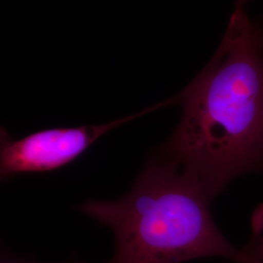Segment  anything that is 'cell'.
Instances as JSON below:
<instances>
[{"label": "cell", "instance_id": "cell-1", "mask_svg": "<svg viewBox=\"0 0 263 263\" xmlns=\"http://www.w3.org/2000/svg\"><path fill=\"white\" fill-rule=\"evenodd\" d=\"M182 117L160 156L212 199L237 177L263 171V35L236 4L216 54L174 98Z\"/></svg>", "mask_w": 263, "mask_h": 263}, {"label": "cell", "instance_id": "cell-2", "mask_svg": "<svg viewBox=\"0 0 263 263\" xmlns=\"http://www.w3.org/2000/svg\"><path fill=\"white\" fill-rule=\"evenodd\" d=\"M212 198L186 172L162 156L147 160L130 191L116 200H88L78 210L107 226L114 252L106 263H184L204 257L234 261L254 254L263 226L242 250L216 226Z\"/></svg>", "mask_w": 263, "mask_h": 263}, {"label": "cell", "instance_id": "cell-3", "mask_svg": "<svg viewBox=\"0 0 263 263\" xmlns=\"http://www.w3.org/2000/svg\"><path fill=\"white\" fill-rule=\"evenodd\" d=\"M167 105V101H165L141 112L106 124L52 128L34 132L18 140L12 139L7 131L1 128V180H7L25 174L50 173L62 169L83 155L106 133Z\"/></svg>", "mask_w": 263, "mask_h": 263}, {"label": "cell", "instance_id": "cell-4", "mask_svg": "<svg viewBox=\"0 0 263 263\" xmlns=\"http://www.w3.org/2000/svg\"><path fill=\"white\" fill-rule=\"evenodd\" d=\"M0 263H43L38 262L35 260H31L26 257H22L17 254H12L7 249H2L1 251V255H0ZM58 263H85L81 260H77V259H70V260H66L64 262Z\"/></svg>", "mask_w": 263, "mask_h": 263}, {"label": "cell", "instance_id": "cell-5", "mask_svg": "<svg viewBox=\"0 0 263 263\" xmlns=\"http://www.w3.org/2000/svg\"><path fill=\"white\" fill-rule=\"evenodd\" d=\"M234 263H263L262 259L257 258V257H250V258H246L242 260H237Z\"/></svg>", "mask_w": 263, "mask_h": 263}, {"label": "cell", "instance_id": "cell-6", "mask_svg": "<svg viewBox=\"0 0 263 263\" xmlns=\"http://www.w3.org/2000/svg\"><path fill=\"white\" fill-rule=\"evenodd\" d=\"M262 35H263V29H262Z\"/></svg>", "mask_w": 263, "mask_h": 263}]
</instances>
